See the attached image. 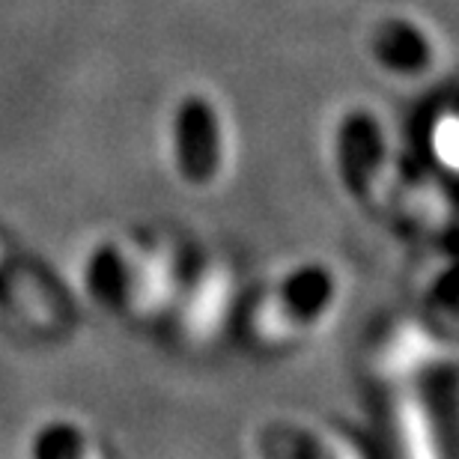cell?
Masks as SVG:
<instances>
[{
  "instance_id": "cell-1",
  "label": "cell",
  "mask_w": 459,
  "mask_h": 459,
  "mask_svg": "<svg viewBox=\"0 0 459 459\" xmlns=\"http://www.w3.org/2000/svg\"><path fill=\"white\" fill-rule=\"evenodd\" d=\"M99 287L132 314L161 307L170 299L173 269L168 256L143 245H117L99 254Z\"/></svg>"
},
{
  "instance_id": "cell-2",
  "label": "cell",
  "mask_w": 459,
  "mask_h": 459,
  "mask_svg": "<svg viewBox=\"0 0 459 459\" xmlns=\"http://www.w3.org/2000/svg\"><path fill=\"white\" fill-rule=\"evenodd\" d=\"M230 146L224 137V119L209 99L191 96L177 114V164L182 177L195 186H215L227 170Z\"/></svg>"
},
{
  "instance_id": "cell-3",
  "label": "cell",
  "mask_w": 459,
  "mask_h": 459,
  "mask_svg": "<svg viewBox=\"0 0 459 459\" xmlns=\"http://www.w3.org/2000/svg\"><path fill=\"white\" fill-rule=\"evenodd\" d=\"M337 307V290L325 272H299L278 290V296L265 299L256 310V323L263 334H296L314 332Z\"/></svg>"
},
{
  "instance_id": "cell-4",
  "label": "cell",
  "mask_w": 459,
  "mask_h": 459,
  "mask_svg": "<svg viewBox=\"0 0 459 459\" xmlns=\"http://www.w3.org/2000/svg\"><path fill=\"white\" fill-rule=\"evenodd\" d=\"M373 51L385 69L400 72V75H415V72L427 69L429 60H433L429 39L411 22L382 24V30L373 39Z\"/></svg>"
},
{
  "instance_id": "cell-5",
  "label": "cell",
  "mask_w": 459,
  "mask_h": 459,
  "mask_svg": "<svg viewBox=\"0 0 459 459\" xmlns=\"http://www.w3.org/2000/svg\"><path fill=\"white\" fill-rule=\"evenodd\" d=\"M197 292L188 301V332L197 337H206L212 328L224 319L227 301H230V281L221 269H209L204 278L197 281Z\"/></svg>"
},
{
  "instance_id": "cell-6",
  "label": "cell",
  "mask_w": 459,
  "mask_h": 459,
  "mask_svg": "<svg viewBox=\"0 0 459 459\" xmlns=\"http://www.w3.org/2000/svg\"><path fill=\"white\" fill-rule=\"evenodd\" d=\"M36 459H102L93 442L81 436V429L51 427L36 442Z\"/></svg>"
},
{
  "instance_id": "cell-7",
  "label": "cell",
  "mask_w": 459,
  "mask_h": 459,
  "mask_svg": "<svg viewBox=\"0 0 459 459\" xmlns=\"http://www.w3.org/2000/svg\"><path fill=\"white\" fill-rule=\"evenodd\" d=\"M400 438H403L406 459H438L424 411L411 400H403V406H400Z\"/></svg>"
},
{
  "instance_id": "cell-8",
  "label": "cell",
  "mask_w": 459,
  "mask_h": 459,
  "mask_svg": "<svg viewBox=\"0 0 459 459\" xmlns=\"http://www.w3.org/2000/svg\"><path fill=\"white\" fill-rule=\"evenodd\" d=\"M427 334L415 332V328H406L403 334H397V341L388 349L385 346L382 352V367L388 373H406L415 370L418 364L427 361Z\"/></svg>"
}]
</instances>
